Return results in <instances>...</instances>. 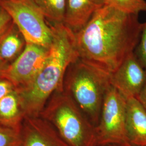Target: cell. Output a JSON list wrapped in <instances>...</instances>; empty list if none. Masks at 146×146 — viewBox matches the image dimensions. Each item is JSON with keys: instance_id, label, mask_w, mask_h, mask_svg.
<instances>
[{"instance_id": "11", "label": "cell", "mask_w": 146, "mask_h": 146, "mask_svg": "<svg viewBox=\"0 0 146 146\" xmlns=\"http://www.w3.org/2000/svg\"><path fill=\"white\" fill-rule=\"evenodd\" d=\"M104 5V0H67L63 23L78 33Z\"/></svg>"}, {"instance_id": "2", "label": "cell", "mask_w": 146, "mask_h": 146, "mask_svg": "<svg viewBox=\"0 0 146 146\" xmlns=\"http://www.w3.org/2000/svg\"><path fill=\"white\" fill-rule=\"evenodd\" d=\"M50 25L52 40L45 62L31 84L16 91L25 116H40L52 94L62 90L63 78L67 69L79 58L75 33L63 23Z\"/></svg>"}, {"instance_id": "23", "label": "cell", "mask_w": 146, "mask_h": 146, "mask_svg": "<svg viewBox=\"0 0 146 146\" xmlns=\"http://www.w3.org/2000/svg\"><path fill=\"white\" fill-rule=\"evenodd\" d=\"M3 1V0H0V1Z\"/></svg>"}, {"instance_id": "17", "label": "cell", "mask_w": 146, "mask_h": 146, "mask_svg": "<svg viewBox=\"0 0 146 146\" xmlns=\"http://www.w3.org/2000/svg\"><path fill=\"white\" fill-rule=\"evenodd\" d=\"M134 53L142 66L146 70V22L142 25L140 40Z\"/></svg>"}, {"instance_id": "1", "label": "cell", "mask_w": 146, "mask_h": 146, "mask_svg": "<svg viewBox=\"0 0 146 146\" xmlns=\"http://www.w3.org/2000/svg\"><path fill=\"white\" fill-rule=\"evenodd\" d=\"M142 25L139 15L126 14L104 5L75 33L78 57L110 74L114 73L135 52Z\"/></svg>"}, {"instance_id": "14", "label": "cell", "mask_w": 146, "mask_h": 146, "mask_svg": "<svg viewBox=\"0 0 146 146\" xmlns=\"http://www.w3.org/2000/svg\"><path fill=\"white\" fill-rule=\"evenodd\" d=\"M67 0H33L46 19L52 24L63 23Z\"/></svg>"}, {"instance_id": "3", "label": "cell", "mask_w": 146, "mask_h": 146, "mask_svg": "<svg viewBox=\"0 0 146 146\" xmlns=\"http://www.w3.org/2000/svg\"><path fill=\"white\" fill-rule=\"evenodd\" d=\"M110 84V74L78 58L67 69L62 87L64 92L96 127Z\"/></svg>"}, {"instance_id": "19", "label": "cell", "mask_w": 146, "mask_h": 146, "mask_svg": "<svg viewBox=\"0 0 146 146\" xmlns=\"http://www.w3.org/2000/svg\"><path fill=\"white\" fill-rule=\"evenodd\" d=\"M14 90L15 88L14 85L9 80L0 78V100Z\"/></svg>"}, {"instance_id": "9", "label": "cell", "mask_w": 146, "mask_h": 146, "mask_svg": "<svg viewBox=\"0 0 146 146\" xmlns=\"http://www.w3.org/2000/svg\"><path fill=\"white\" fill-rule=\"evenodd\" d=\"M19 134V146H70L55 127L40 116H26Z\"/></svg>"}, {"instance_id": "12", "label": "cell", "mask_w": 146, "mask_h": 146, "mask_svg": "<svg viewBox=\"0 0 146 146\" xmlns=\"http://www.w3.org/2000/svg\"><path fill=\"white\" fill-rule=\"evenodd\" d=\"M25 117L20 98L16 90L0 100V125L20 131Z\"/></svg>"}, {"instance_id": "4", "label": "cell", "mask_w": 146, "mask_h": 146, "mask_svg": "<svg viewBox=\"0 0 146 146\" xmlns=\"http://www.w3.org/2000/svg\"><path fill=\"white\" fill-rule=\"evenodd\" d=\"M40 116L49 122L70 146H97L95 127L63 90L54 92Z\"/></svg>"}, {"instance_id": "8", "label": "cell", "mask_w": 146, "mask_h": 146, "mask_svg": "<svg viewBox=\"0 0 146 146\" xmlns=\"http://www.w3.org/2000/svg\"><path fill=\"white\" fill-rule=\"evenodd\" d=\"M110 84L126 99L139 96L146 84V70L134 52L110 74Z\"/></svg>"}, {"instance_id": "21", "label": "cell", "mask_w": 146, "mask_h": 146, "mask_svg": "<svg viewBox=\"0 0 146 146\" xmlns=\"http://www.w3.org/2000/svg\"><path fill=\"white\" fill-rule=\"evenodd\" d=\"M7 67H8V65L0 60V78H1L2 74L4 72V71L5 70V69Z\"/></svg>"}, {"instance_id": "6", "label": "cell", "mask_w": 146, "mask_h": 146, "mask_svg": "<svg viewBox=\"0 0 146 146\" xmlns=\"http://www.w3.org/2000/svg\"><path fill=\"white\" fill-rule=\"evenodd\" d=\"M126 99L110 84L95 127L97 146L128 142L125 130Z\"/></svg>"}, {"instance_id": "5", "label": "cell", "mask_w": 146, "mask_h": 146, "mask_svg": "<svg viewBox=\"0 0 146 146\" xmlns=\"http://www.w3.org/2000/svg\"><path fill=\"white\" fill-rule=\"evenodd\" d=\"M0 5L11 16L27 43L49 48L52 40V28L33 0H3Z\"/></svg>"}, {"instance_id": "20", "label": "cell", "mask_w": 146, "mask_h": 146, "mask_svg": "<svg viewBox=\"0 0 146 146\" xmlns=\"http://www.w3.org/2000/svg\"><path fill=\"white\" fill-rule=\"evenodd\" d=\"M146 110V84L139 96L136 98Z\"/></svg>"}, {"instance_id": "16", "label": "cell", "mask_w": 146, "mask_h": 146, "mask_svg": "<svg viewBox=\"0 0 146 146\" xmlns=\"http://www.w3.org/2000/svg\"><path fill=\"white\" fill-rule=\"evenodd\" d=\"M19 131L0 125V146H19Z\"/></svg>"}, {"instance_id": "18", "label": "cell", "mask_w": 146, "mask_h": 146, "mask_svg": "<svg viewBox=\"0 0 146 146\" xmlns=\"http://www.w3.org/2000/svg\"><path fill=\"white\" fill-rule=\"evenodd\" d=\"M13 23L11 16L0 5V38Z\"/></svg>"}, {"instance_id": "13", "label": "cell", "mask_w": 146, "mask_h": 146, "mask_svg": "<svg viewBox=\"0 0 146 146\" xmlns=\"http://www.w3.org/2000/svg\"><path fill=\"white\" fill-rule=\"evenodd\" d=\"M26 44L21 32L13 22L0 38V60L9 66L21 55Z\"/></svg>"}, {"instance_id": "22", "label": "cell", "mask_w": 146, "mask_h": 146, "mask_svg": "<svg viewBox=\"0 0 146 146\" xmlns=\"http://www.w3.org/2000/svg\"><path fill=\"white\" fill-rule=\"evenodd\" d=\"M106 146H135L131 144L129 142H125L121 144H116V145H108Z\"/></svg>"}, {"instance_id": "7", "label": "cell", "mask_w": 146, "mask_h": 146, "mask_svg": "<svg viewBox=\"0 0 146 146\" xmlns=\"http://www.w3.org/2000/svg\"><path fill=\"white\" fill-rule=\"evenodd\" d=\"M48 49L27 43L21 55L6 68L1 78L14 85L16 91L26 88L33 82L46 61Z\"/></svg>"}, {"instance_id": "15", "label": "cell", "mask_w": 146, "mask_h": 146, "mask_svg": "<svg viewBox=\"0 0 146 146\" xmlns=\"http://www.w3.org/2000/svg\"><path fill=\"white\" fill-rule=\"evenodd\" d=\"M104 5L126 14L139 15L146 11V0H104Z\"/></svg>"}, {"instance_id": "10", "label": "cell", "mask_w": 146, "mask_h": 146, "mask_svg": "<svg viewBox=\"0 0 146 146\" xmlns=\"http://www.w3.org/2000/svg\"><path fill=\"white\" fill-rule=\"evenodd\" d=\"M125 130L129 143L146 146V110L136 98L126 99Z\"/></svg>"}]
</instances>
